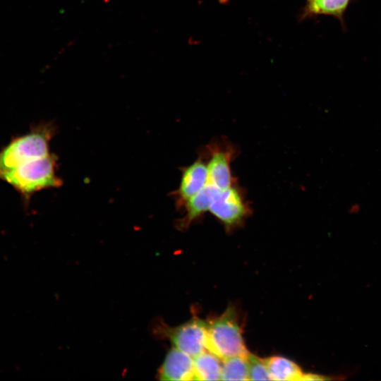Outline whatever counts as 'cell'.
<instances>
[{"label":"cell","mask_w":381,"mask_h":381,"mask_svg":"<svg viewBox=\"0 0 381 381\" xmlns=\"http://www.w3.org/2000/svg\"><path fill=\"white\" fill-rule=\"evenodd\" d=\"M217 190L218 188L214 186L207 183L201 190L190 198L183 208V217L176 222V228L182 231L186 230L193 222L203 217L209 211Z\"/></svg>","instance_id":"9c48e42d"},{"label":"cell","mask_w":381,"mask_h":381,"mask_svg":"<svg viewBox=\"0 0 381 381\" xmlns=\"http://www.w3.org/2000/svg\"><path fill=\"white\" fill-rule=\"evenodd\" d=\"M350 0H307L304 14L341 16Z\"/></svg>","instance_id":"4fadbf2b"},{"label":"cell","mask_w":381,"mask_h":381,"mask_svg":"<svg viewBox=\"0 0 381 381\" xmlns=\"http://www.w3.org/2000/svg\"><path fill=\"white\" fill-rule=\"evenodd\" d=\"M207 350L222 361L249 354L234 307H228L222 315L207 321Z\"/></svg>","instance_id":"3957f363"},{"label":"cell","mask_w":381,"mask_h":381,"mask_svg":"<svg viewBox=\"0 0 381 381\" xmlns=\"http://www.w3.org/2000/svg\"><path fill=\"white\" fill-rule=\"evenodd\" d=\"M209 212L229 232L243 224L250 216L252 210L244 190L236 182L226 188L217 190Z\"/></svg>","instance_id":"277c9868"},{"label":"cell","mask_w":381,"mask_h":381,"mask_svg":"<svg viewBox=\"0 0 381 381\" xmlns=\"http://www.w3.org/2000/svg\"><path fill=\"white\" fill-rule=\"evenodd\" d=\"M157 375L160 380H195L193 358L172 346L167 352Z\"/></svg>","instance_id":"ba28073f"},{"label":"cell","mask_w":381,"mask_h":381,"mask_svg":"<svg viewBox=\"0 0 381 381\" xmlns=\"http://www.w3.org/2000/svg\"><path fill=\"white\" fill-rule=\"evenodd\" d=\"M221 380H249L248 356H236L222 361Z\"/></svg>","instance_id":"7c38bea8"},{"label":"cell","mask_w":381,"mask_h":381,"mask_svg":"<svg viewBox=\"0 0 381 381\" xmlns=\"http://www.w3.org/2000/svg\"><path fill=\"white\" fill-rule=\"evenodd\" d=\"M272 380H301V368L293 361L282 356H272L265 358Z\"/></svg>","instance_id":"30bf717a"},{"label":"cell","mask_w":381,"mask_h":381,"mask_svg":"<svg viewBox=\"0 0 381 381\" xmlns=\"http://www.w3.org/2000/svg\"><path fill=\"white\" fill-rule=\"evenodd\" d=\"M155 332L169 340L173 347L193 358L207 349V321L196 316L174 327L159 322Z\"/></svg>","instance_id":"5b68a950"},{"label":"cell","mask_w":381,"mask_h":381,"mask_svg":"<svg viewBox=\"0 0 381 381\" xmlns=\"http://www.w3.org/2000/svg\"><path fill=\"white\" fill-rule=\"evenodd\" d=\"M195 380H219L221 377V359L208 350L193 357Z\"/></svg>","instance_id":"8fae6325"},{"label":"cell","mask_w":381,"mask_h":381,"mask_svg":"<svg viewBox=\"0 0 381 381\" xmlns=\"http://www.w3.org/2000/svg\"><path fill=\"white\" fill-rule=\"evenodd\" d=\"M181 177L178 188L169 195L178 210H182L186 202L201 190L207 183V155L204 149L190 164L180 168Z\"/></svg>","instance_id":"52a82bcc"},{"label":"cell","mask_w":381,"mask_h":381,"mask_svg":"<svg viewBox=\"0 0 381 381\" xmlns=\"http://www.w3.org/2000/svg\"><path fill=\"white\" fill-rule=\"evenodd\" d=\"M204 150L207 155V183L224 189L236 183L231 169L236 155L234 145L224 139L212 140Z\"/></svg>","instance_id":"8992f818"},{"label":"cell","mask_w":381,"mask_h":381,"mask_svg":"<svg viewBox=\"0 0 381 381\" xmlns=\"http://www.w3.org/2000/svg\"><path fill=\"white\" fill-rule=\"evenodd\" d=\"M248 361L249 380H272L265 359L249 353Z\"/></svg>","instance_id":"5bb4252c"},{"label":"cell","mask_w":381,"mask_h":381,"mask_svg":"<svg viewBox=\"0 0 381 381\" xmlns=\"http://www.w3.org/2000/svg\"><path fill=\"white\" fill-rule=\"evenodd\" d=\"M220 3H226L228 0H218Z\"/></svg>","instance_id":"e0dca14e"},{"label":"cell","mask_w":381,"mask_h":381,"mask_svg":"<svg viewBox=\"0 0 381 381\" xmlns=\"http://www.w3.org/2000/svg\"><path fill=\"white\" fill-rule=\"evenodd\" d=\"M360 205L358 204H353L351 205V207L349 208V212L351 213L356 212L355 209L359 210Z\"/></svg>","instance_id":"2e32d148"},{"label":"cell","mask_w":381,"mask_h":381,"mask_svg":"<svg viewBox=\"0 0 381 381\" xmlns=\"http://www.w3.org/2000/svg\"><path fill=\"white\" fill-rule=\"evenodd\" d=\"M57 132L53 121H42L29 132L13 138L0 151V172L51 154L49 143Z\"/></svg>","instance_id":"7a4b0ae2"},{"label":"cell","mask_w":381,"mask_h":381,"mask_svg":"<svg viewBox=\"0 0 381 381\" xmlns=\"http://www.w3.org/2000/svg\"><path fill=\"white\" fill-rule=\"evenodd\" d=\"M326 378L322 375L313 374V373H308L304 374L302 377L301 380H325Z\"/></svg>","instance_id":"9a60e30c"},{"label":"cell","mask_w":381,"mask_h":381,"mask_svg":"<svg viewBox=\"0 0 381 381\" xmlns=\"http://www.w3.org/2000/svg\"><path fill=\"white\" fill-rule=\"evenodd\" d=\"M58 157L49 155L18 164L0 172V179L11 186L25 202H28L36 192L59 188L62 179L56 175Z\"/></svg>","instance_id":"6da1fadb"}]
</instances>
